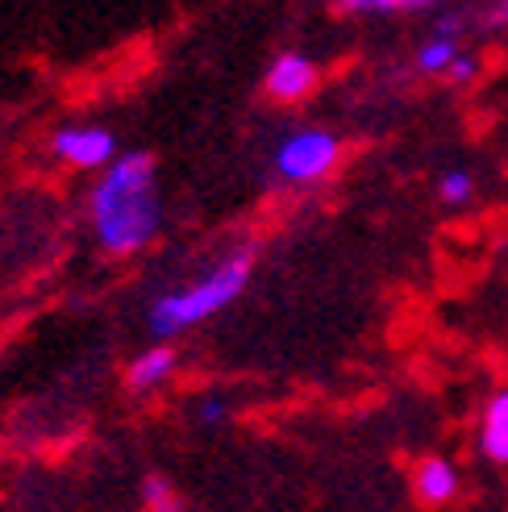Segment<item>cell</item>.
Listing matches in <instances>:
<instances>
[{
  "instance_id": "30bf717a",
  "label": "cell",
  "mask_w": 508,
  "mask_h": 512,
  "mask_svg": "<svg viewBox=\"0 0 508 512\" xmlns=\"http://www.w3.org/2000/svg\"><path fill=\"white\" fill-rule=\"evenodd\" d=\"M438 196H442V204H450V209H463V204H471V196H475V179L467 171H446L438 179Z\"/></svg>"
},
{
  "instance_id": "3957f363",
  "label": "cell",
  "mask_w": 508,
  "mask_h": 512,
  "mask_svg": "<svg viewBox=\"0 0 508 512\" xmlns=\"http://www.w3.org/2000/svg\"><path fill=\"white\" fill-rule=\"evenodd\" d=\"M342 142L329 130H300L292 138L279 142L275 150V175L288 179V184H317L329 171L338 167Z\"/></svg>"
},
{
  "instance_id": "5bb4252c",
  "label": "cell",
  "mask_w": 508,
  "mask_h": 512,
  "mask_svg": "<svg viewBox=\"0 0 508 512\" xmlns=\"http://www.w3.org/2000/svg\"><path fill=\"white\" fill-rule=\"evenodd\" d=\"M225 421V404L221 400H205L200 404V425H221Z\"/></svg>"
},
{
  "instance_id": "4fadbf2b",
  "label": "cell",
  "mask_w": 508,
  "mask_h": 512,
  "mask_svg": "<svg viewBox=\"0 0 508 512\" xmlns=\"http://www.w3.org/2000/svg\"><path fill=\"white\" fill-rule=\"evenodd\" d=\"M459 30H463V21L454 17V13H446V17H438V30H434V38H450V42H459Z\"/></svg>"
},
{
  "instance_id": "5b68a950",
  "label": "cell",
  "mask_w": 508,
  "mask_h": 512,
  "mask_svg": "<svg viewBox=\"0 0 508 512\" xmlns=\"http://www.w3.org/2000/svg\"><path fill=\"white\" fill-rule=\"evenodd\" d=\"M263 84L275 100H304L317 88V63L309 55H300V50H284V55L271 59Z\"/></svg>"
},
{
  "instance_id": "8fae6325",
  "label": "cell",
  "mask_w": 508,
  "mask_h": 512,
  "mask_svg": "<svg viewBox=\"0 0 508 512\" xmlns=\"http://www.w3.org/2000/svg\"><path fill=\"white\" fill-rule=\"evenodd\" d=\"M142 504H146V512H180V496H175L171 483L159 475H150L142 483Z\"/></svg>"
},
{
  "instance_id": "ba28073f",
  "label": "cell",
  "mask_w": 508,
  "mask_h": 512,
  "mask_svg": "<svg viewBox=\"0 0 508 512\" xmlns=\"http://www.w3.org/2000/svg\"><path fill=\"white\" fill-rule=\"evenodd\" d=\"M479 446L492 463L508 467V388L496 392L488 404H484V421H479Z\"/></svg>"
},
{
  "instance_id": "7a4b0ae2",
  "label": "cell",
  "mask_w": 508,
  "mask_h": 512,
  "mask_svg": "<svg viewBox=\"0 0 508 512\" xmlns=\"http://www.w3.org/2000/svg\"><path fill=\"white\" fill-rule=\"evenodd\" d=\"M250 271H254V250L246 246V250L230 254V259H221L209 275H200L196 284L163 292L155 304H150V334H155L159 342L180 338L184 329L209 321L221 309H230V304L242 296Z\"/></svg>"
},
{
  "instance_id": "7c38bea8",
  "label": "cell",
  "mask_w": 508,
  "mask_h": 512,
  "mask_svg": "<svg viewBox=\"0 0 508 512\" xmlns=\"http://www.w3.org/2000/svg\"><path fill=\"white\" fill-rule=\"evenodd\" d=\"M475 75H479V63H475V59L467 55V50H463V55H459V59H454V63H450V71H446V80L463 88V84H471V80H475Z\"/></svg>"
},
{
  "instance_id": "8992f818",
  "label": "cell",
  "mask_w": 508,
  "mask_h": 512,
  "mask_svg": "<svg viewBox=\"0 0 508 512\" xmlns=\"http://www.w3.org/2000/svg\"><path fill=\"white\" fill-rule=\"evenodd\" d=\"M175 367H180V354H175L171 346H150L125 367V388L130 392H155L175 375Z\"/></svg>"
},
{
  "instance_id": "6da1fadb",
  "label": "cell",
  "mask_w": 508,
  "mask_h": 512,
  "mask_svg": "<svg viewBox=\"0 0 508 512\" xmlns=\"http://www.w3.org/2000/svg\"><path fill=\"white\" fill-rule=\"evenodd\" d=\"M88 217L105 254L125 259V254L146 250L159 238V225H163L155 159L146 150L117 155V163L100 171L96 188L88 192Z\"/></svg>"
},
{
  "instance_id": "9a60e30c",
  "label": "cell",
  "mask_w": 508,
  "mask_h": 512,
  "mask_svg": "<svg viewBox=\"0 0 508 512\" xmlns=\"http://www.w3.org/2000/svg\"><path fill=\"white\" fill-rule=\"evenodd\" d=\"M488 21H492V25H500V21H508V5H500V9H496V17H488Z\"/></svg>"
},
{
  "instance_id": "9c48e42d",
  "label": "cell",
  "mask_w": 508,
  "mask_h": 512,
  "mask_svg": "<svg viewBox=\"0 0 508 512\" xmlns=\"http://www.w3.org/2000/svg\"><path fill=\"white\" fill-rule=\"evenodd\" d=\"M463 55V46L459 42H450V38H429L421 50H417V71L425 75H446L450 63Z\"/></svg>"
},
{
  "instance_id": "52a82bcc",
  "label": "cell",
  "mask_w": 508,
  "mask_h": 512,
  "mask_svg": "<svg viewBox=\"0 0 508 512\" xmlns=\"http://www.w3.org/2000/svg\"><path fill=\"white\" fill-rule=\"evenodd\" d=\"M413 492L421 504H446L459 492V471H454V463H446V458L429 454L413 467Z\"/></svg>"
},
{
  "instance_id": "277c9868",
  "label": "cell",
  "mask_w": 508,
  "mask_h": 512,
  "mask_svg": "<svg viewBox=\"0 0 508 512\" xmlns=\"http://www.w3.org/2000/svg\"><path fill=\"white\" fill-rule=\"evenodd\" d=\"M50 150L75 171H105L117 163V138L105 125H63L50 138Z\"/></svg>"
}]
</instances>
